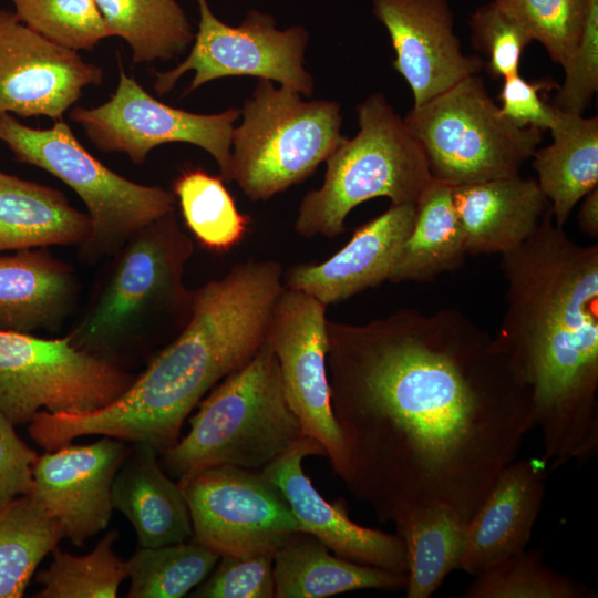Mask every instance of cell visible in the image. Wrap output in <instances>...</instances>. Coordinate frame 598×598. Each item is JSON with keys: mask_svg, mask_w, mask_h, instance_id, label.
Segmentation results:
<instances>
[{"mask_svg": "<svg viewBox=\"0 0 598 598\" xmlns=\"http://www.w3.org/2000/svg\"><path fill=\"white\" fill-rule=\"evenodd\" d=\"M79 298V281L47 247L0 254V330H56Z\"/></svg>", "mask_w": 598, "mask_h": 598, "instance_id": "obj_22", "label": "cell"}, {"mask_svg": "<svg viewBox=\"0 0 598 598\" xmlns=\"http://www.w3.org/2000/svg\"><path fill=\"white\" fill-rule=\"evenodd\" d=\"M39 454L17 434L13 423L0 411V507L28 495Z\"/></svg>", "mask_w": 598, "mask_h": 598, "instance_id": "obj_41", "label": "cell"}, {"mask_svg": "<svg viewBox=\"0 0 598 598\" xmlns=\"http://www.w3.org/2000/svg\"><path fill=\"white\" fill-rule=\"evenodd\" d=\"M506 309L497 336L528 390L549 471L598 451V245H578L546 212L502 254Z\"/></svg>", "mask_w": 598, "mask_h": 598, "instance_id": "obj_2", "label": "cell"}, {"mask_svg": "<svg viewBox=\"0 0 598 598\" xmlns=\"http://www.w3.org/2000/svg\"><path fill=\"white\" fill-rule=\"evenodd\" d=\"M395 52L394 70L420 106L484 66L462 51L447 0H372Z\"/></svg>", "mask_w": 598, "mask_h": 598, "instance_id": "obj_17", "label": "cell"}, {"mask_svg": "<svg viewBox=\"0 0 598 598\" xmlns=\"http://www.w3.org/2000/svg\"><path fill=\"white\" fill-rule=\"evenodd\" d=\"M327 330L349 489L383 522L440 505L467 524L534 429L529 392L495 338L456 309Z\"/></svg>", "mask_w": 598, "mask_h": 598, "instance_id": "obj_1", "label": "cell"}, {"mask_svg": "<svg viewBox=\"0 0 598 598\" xmlns=\"http://www.w3.org/2000/svg\"><path fill=\"white\" fill-rule=\"evenodd\" d=\"M282 266L249 259L193 290L179 334L109 405L78 415L39 412L29 424L45 451L83 435L152 445L159 454L179 439L192 410L219 381L245 365L266 340L272 307L283 290Z\"/></svg>", "mask_w": 598, "mask_h": 598, "instance_id": "obj_3", "label": "cell"}, {"mask_svg": "<svg viewBox=\"0 0 598 598\" xmlns=\"http://www.w3.org/2000/svg\"><path fill=\"white\" fill-rule=\"evenodd\" d=\"M550 132L553 142L534 152L533 167L556 225L563 227L575 205L598 187V118L558 109Z\"/></svg>", "mask_w": 598, "mask_h": 598, "instance_id": "obj_26", "label": "cell"}, {"mask_svg": "<svg viewBox=\"0 0 598 598\" xmlns=\"http://www.w3.org/2000/svg\"><path fill=\"white\" fill-rule=\"evenodd\" d=\"M553 105L564 112L582 114L598 90V0H588L581 37L566 63Z\"/></svg>", "mask_w": 598, "mask_h": 598, "instance_id": "obj_39", "label": "cell"}, {"mask_svg": "<svg viewBox=\"0 0 598 598\" xmlns=\"http://www.w3.org/2000/svg\"><path fill=\"white\" fill-rule=\"evenodd\" d=\"M135 377L79 350L68 336L0 330V411L14 426L29 424L40 411L78 415L102 409Z\"/></svg>", "mask_w": 598, "mask_h": 598, "instance_id": "obj_10", "label": "cell"}, {"mask_svg": "<svg viewBox=\"0 0 598 598\" xmlns=\"http://www.w3.org/2000/svg\"><path fill=\"white\" fill-rule=\"evenodd\" d=\"M474 48L487 58L493 79L518 73L525 48L533 41L526 29L495 1L477 8L468 20Z\"/></svg>", "mask_w": 598, "mask_h": 598, "instance_id": "obj_37", "label": "cell"}, {"mask_svg": "<svg viewBox=\"0 0 598 598\" xmlns=\"http://www.w3.org/2000/svg\"><path fill=\"white\" fill-rule=\"evenodd\" d=\"M498 95L502 113L520 127L533 126L540 131L551 130L558 118V109L545 103L540 92L557 89L550 80L528 82L519 73L503 79Z\"/></svg>", "mask_w": 598, "mask_h": 598, "instance_id": "obj_40", "label": "cell"}, {"mask_svg": "<svg viewBox=\"0 0 598 598\" xmlns=\"http://www.w3.org/2000/svg\"><path fill=\"white\" fill-rule=\"evenodd\" d=\"M186 227L208 250H230L244 238L249 219L241 214L225 181L200 167L183 171L172 189Z\"/></svg>", "mask_w": 598, "mask_h": 598, "instance_id": "obj_31", "label": "cell"}, {"mask_svg": "<svg viewBox=\"0 0 598 598\" xmlns=\"http://www.w3.org/2000/svg\"><path fill=\"white\" fill-rule=\"evenodd\" d=\"M587 585L554 570L544 549L522 550L487 568L468 585L462 598H596Z\"/></svg>", "mask_w": 598, "mask_h": 598, "instance_id": "obj_33", "label": "cell"}, {"mask_svg": "<svg viewBox=\"0 0 598 598\" xmlns=\"http://www.w3.org/2000/svg\"><path fill=\"white\" fill-rule=\"evenodd\" d=\"M403 120L432 177L450 186L517 175L543 141V131L502 113L477 74L413 106Z\"/></svg>", "mask_w": 598, "mask_h": 598, "instance_id": "obj_9", "label": "cell"}, {"mask_svg": "<svg viewBox=\"0 0 598 598\" xmlns=\"http://www.w3.org/2000/svg\"><path fill=\"white\" fill-rule=\"evenodd\" d=\"M110 37L125 40L134 63L168 61L195 32L177 0H94Z\"/></svg>", "mask_w": 598, "mask_h": 598, "instance_id": "obj_29", "label": "cell"}, {"mask_svg": "<svg viewBox=\"0 0 598 598\" xmlns=\"http://www.w3.org/2000/svg\"><path fill=\"white\" fill-rule=\"evenodd\" d=\"M548 473L542 458L514 460L503 468L466 525L458 569L475 577L526 548L543 506Z\"/></svg>", "mask_w": 598, "mask_h": 598, "instance_id": "obj_20", "label": "cell"}, {"mask_svg": "<svg viewBox=\"0 0 598 598\" xmlns=\"http://www.w3.org/2000/svg\"><path fill=\"white\" fill-rule=\"evenodd\" d=\"M21 22L63 47L93 50L110 37L94 0H10Z\"/></svg>", "mask_w": 598, "mask_h": 598, "instance_id": "obj_35", "label": "cell"}, {"mask_svg": "<svg viewBox=\"0 0 598 598\" xmlns=\"http://www.w3.org/2000/svg\"><path fill=\"white\" fill-rule=\"evenodd\" d=\"M326 310L327 306L313 297L285 287L272 307L266 341L277 358L288 404L305 435L321 445L343 478L347 451L330 401Z\"/></svg>", "mask_w": 598, "mask_h": 598, "instance_id": "obj_14", "label": "cell"}, {"mask_svg": "<svg viewBox=\"0 0 598 598\" xmlns=\"http://www.w3.org/2000/svg\"><path fill=\"white\" fill-rule=\"evenodd\" d=\"M465 239L453 204L452 186L432 178L415 203L412 230L389 281H429L462 266Z\"/></svg>", "mask_w": 598, "mask_h": 598, "instance_id": "obj_27", "label": "cell"}, {"mask_svg": "<svg viewBox=\"0 0 598 598\" xmlns=\"http://www.w3.org/2000/svg\"><path fill=\"white\" fill-rule=\"evenodd\" d=\"M393 522L408 553L406 597L429 598L460 568L467 524L440 505L416 507Z\"/></svg>", "mask_w": 598, "mask_h": 598, "instance_id": "obj_28", "label": "cell"}, {"mask_svg": "<svg viewBox=\"0 0 598 598\" xmlns=\"http://www.w3.org/2000/svg\"><path fill=\"white\" fill-rule=\"evenodd\" d=\"M196 1L199 20L190 52L174 69L155 73L157 94L169 93L182 75L194 71L186 94L217 79L254 76L311 95L313 78L303 66L309 42L306 28L280 30L271 14L257 9L233 27L215 16L208 0Z\"/></svg>", "mask_w": 598, "mask_h": 598, "instance_id": "obj_11", "label": "cell"}, {"mask_svg": "<svg viewBox=\"0 0 598 598\" xmlns=\"http://www.w3.org/2000/svg\"><path fill=\"white\" fill-rule=\"evenodd\" d=\"M87 213L52 187L0 172V252L82 246L91 235Z\"/></svg>", "mask_w": 598, "mask_h": 598, "instance_id": "obj_24", "label": "cell"}, {"mask_svg": "<svg viewBox=\"0 0 598 598\" xmlns=\"http://www.w3.org/2000/svg\"><path fill=\"white\" fill-rule=\"evenodd\" d=\"M117 530L107 532L87 555L75 556L58 546L51 551L49 568L38 573L42 585L37 598H115L122 581L127 578L126 560L113 546Z\"/></svg>", "mask_w": 598, "mask_h": 598, "instance_id": "obj_34", "label": "cell"}, {"mask_svg": "<svg viewBox=\"0 0 598 598\" xmlns=\"http://www.w3.org/2000/svg\"><path fill=\"white\" fill-rule=\"evenodd\" d=\"M131 448V443L103 436L45 451L34 464L28 495L61 525L64 537L81 546L107 527L112 484Z\"/></svg>", "mask_w": 598, "mask_h": 598, "instance_id": "obj_16", "label": "cell"}, {"mask_svg": "<svg viewBox=\"0 0 598 598\" xmlns=\"http://www.w3.org/2000/svg\"><path fill=\"white\" fill-rule=\"evenodd\" d=\"M357 113L359 132L342 138L326 161L322 185L299 205L293 227L301 237H338L349 213L372 198L415 205L433 178L420 143L382 93Z\"/></svg>", "mask_w": 598, "mask_h": 598, "instance_id": "obj_6", "label": "cell"}, {"mask_svg": "<svg viewBox=\"0 0 598 598\" xmlns=\"http://www.w3.org/2000/svg\"><path fill=\"white\" fill-rule=\"evenodd\" d=\"M578 213V223L582 231L589 236L598 237V187L589 192L584 198Z\"/></svg>", "mask_w": 598, "mask_h": 598, "instance_id": "obj_42", "label": "cell"}, {"mask_svg": "<svg viewBox=\"0 0 598 598\" xmlns=\"http://www.w3.org/2000/svg\"><path fill=\"white\" fill-rule=\"evenodd\" d=\"M64 537L61 525L29 495L0 507V598L24 595L35 568Z\"/></svg>", "mask_w": 598, "mask_h": 598, "instance_id": "obj_30", "label": "cell"}, {"mask_svg": "<svg viewBox=\"0 0 598 598\" xmlns=\"http://www.w3.org/2000/svg\"><path fill=\"white\" fill-rule=\"evenodd\" d=\"M0 141L14 158L42 168L81 198L90 216V238L79 247L85 264L112 257L144 226L174 210L173 192L127 179L95 158L63 121L33 128L0 114Z\"/></svg>", "mask_w": 598, "mask_h": 598, "instance_id": "obj_7", "label": "cell"}, {"mask_svg": "<svg viewBox=\"0 0 598 598\" xmlns=\"http://www.w3.org/2000/svg\"><path fill=\"white\" fill-rule=\"evenodd\" d=\"M112 505L132 524L140 547H159L193 538L188 505L150 444L134 443L117 471Z\"/></svg>", "mask_w": 598, "mask_h": 598, "instance_id": "obj_23", "label": "cell"}, {"mask_svg": "<svg viewBox=\"0 0 598 598\" xmlns=\"http://www.w3.org/2000/svg\"><path fill=\"white\" fill-rule=\"evenodd\" d=\"M198 405L187 434L159 454L164 471L178 480L218 465L261 471L306 436L266 340Z\"/></svg>", "mask_w": 598, "mask_h": 598, "instance_id": "obj_5", "label": "cell"}, {"mask_svg": "<svg viewBox=\"0 0 598 598\" xmlns=\"http://www.w3.org/2000/svg\"><path fill=\"white\" fill-rule=\"evenodd\" d=\"M219 555L196 540L140 547L126 560L128 598H181L202 584Z\"/></svg>", "mask_w": 598, "mask_h": 598, "instance_id": "obj_32", "label": "cell"}, {"mask_svg": "<svg viewBox=\"0 0 598 598\" xmlns=\"http://www.w3.org/2000/svg\"><path fill=\"white\" fill-rule=\"evenodd\" d=\"M315 454L324 455V451L305 436L260 471L287 499L300 532L341 558L406 574L408 553L399 534L360 526L350 519L343 502L329 503L319 494L302 468L303 458Z\"/></svg>", "mask_w": 598, "mask_h": 598, "instance_id": "obj_18", "label": "cell"}, {"mask_svg": "<svg viewBox=\"0 0 598 598\" xmlns=\"http://www.w3.org/2000/svg\"><path fill=\"white\" fill-rule=\"evenodd\" d=\"M544 45L561 66L574 52L582 32L588 0H494Z\"/></svg>", "mask_w": 598, "mask_h": 598, "instance_id": "obj_36", "label": "cell"}, {"mask_svg": "<svg viewBox=\"0 0 598 598\" xmlns=\"http://www.w3.org/2000/svg\"><path fill=\"white\" fill-rule=\"evenodd\" d=\"M466 252L505 254L537 229L548 199L534 178L519 174L452 186Z\"/></svg>", "mask_w": 598, "mask_h": 598, "instance_id": "obj_21", "label": "cell"}, {"mask_svg": "<svg viewBox=\"0 0 598 598\" xmlns=\"http://www.w3.org/2000/svg\"><path fill=\"white\" fill-rule=\"evenodd\" d=\"M193 539L223 555L274 554L300 532L282 493L261 472L231 465L178 480Z\"/></svg>", "mask_w": 598, "mask_h": 598, "instance_id": "obj_12", "label": "cell"}, {"mask_svg": "<svg viewBox=\"0 0 598 598\" xmlns=\"http://www.w3.org/2000/svg\"><path fill=\"white\" fill-rule=\"evenodd\" d=\"M414 217V204H391L327 260L291 266L283 272L285 287L328 306L389 280Z\"/></svg>", "mask_w": 598, "mask_h": 598, "instance_id": "obj_19", "label": "cell"}, {"mask_svg": "<svg viewBox=\"0 0 598 598\" xmlns=\"http://www.w3.org/2000/svg\"><path fill=\"white\" fill-rule=\"evenodd\" d=\"M275 597L321 598L359 589H402L406 574L358 564L298 533L274 553Z\"/></svg>", "mask_w": 598, "mask_h": 598, "instance_id": "obj_25", "label": "cell"}, {"mask_svg": "<svg viewBox=\"0 0 598 598\" xmlns=\"http://www.w3.org/2000/svg\"><path fill=\"white\" fill-rule=\"evenodd\" d=\"M193 251L174 210L141 228L112 256L70 342L118 368L138 357L162 322L189 316L183 276Z\"/></svg>", "mask_w": 598, "mask_h": 598, "instance_id": "obj_4", "label": "cell"}, {"mask_svg": "<svg viewBox=\"0 0 598 598\" xmlns=\"http://www.w3.org/2000/svg\"><path fill=\"white\" fill-rule=\"evenodd\" d=\"M103 76L102 68L76 51L32 30L13 11L0 10V114L63 120L84 87L100 85Z\"/></svg>", "mask_w": 598, "mask_h": 598, "instance_id": "obj_15", "label": "cell"}, {"mask_svg": "<svg viewBox=\"0 0 598 598\" xmlns=\"http://www.w3.org/2000/svg\"><path fill=\"white\" fill-rule=\"evenodd\" d=\"M231 136V182L254 202L303 182L343 136L340 105L303 101L298 92L259 79Z\"/></svg>", "mask_w": 598, "mask_h": 598, "instance_id": "obj_8", "label": "cell"}, {"mask_svg": "<svg viewBox=\"0 0 598 598\" xmlns=\"http://www.w3.org/2000/svg\"><path fill=\"white\" fill-rule=\"evenodd\" d=\"M195 598H274V554L223 555Z\"/></svg>", "mask_w": 598, "mask_h": 598, "instance_id": "obj_38", "label": "cell"}, {"mask_svg": "<svg viewBox=\"0 0 598 598\" xmlns=\"http://www.w3.org/2000/svg\"><path fill=\"white\" fill-rule=\"evenodd\" d=\"M118 72L117 87L109 101L91 109L76 106L69 114L97 150L124 153L141 165L162 144L188 143L212 155L220 177L231 182V136L240 110L198 114L176 109L152 96L121 63Z\"/></svg>", "mask_w": 598, "mask_h": 598, "instance_id": "obj_13", "label": "cell"}]
</instances>
